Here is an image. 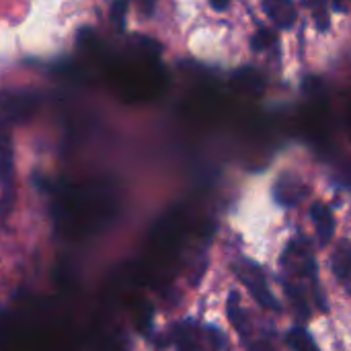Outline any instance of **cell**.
Segmentation results:
<instances>
[{
  "label": "cell",
  "instance_id": "1",
  "mask_svg": "<svg viewBox=\"0 0 351 351\" xmlns=\"http://www.w3.org/2000/svg\"><path fill=\"white\" fill-rule=\"evenodd\" d=\"M241 282L247 286V290L251 292V296L259 302V306L267 308V311H280V302L276 300L274 292L267 286L265 274L261 271L259 265H255L253 261H243L237 269Z\"/></svg>",
  "mask_w": 351,
  "mask_h": 351
},
{
  "label": "cell",
  "instance_id": "2",
  "mask_svg": "<svg viewBox=\"0 0 351 351\" xmlns=\"http://www.w3.org/2000/svg\"><path fill=\"white\" fill-rule=\"evenodd\" d=\"M311 218L315 224V232L319 239L321 247H329V243L333 241V232H335V218L333 212L327 204L323 202H315L311 208Z\"/></svg>",
  "mask_w": 351,
  "mask_h": 351
},
{
  "label": "cell",
  "instance_id": "3",
  "mask_svg": "<svg viewBox=\"0 0 351 351\" xmlns=\"http://www.w3.org/2000/svg\"><path fill=\"white\" fill-rule=\"evenodd\" d=\"M12 150H10V140H4V148H2V212L4 216L10 214V202H12Z\"/></svg>",
  "mask_w": 351,
  "mask_h": 351
},
{
  "label": "cell",
  "instance_id": "4",
  "mask_svg": "<svg viewBox=\"0 0 351 351\" xmlns=\"http://www.w3.org/2000/svg\"><path fill=\"white\" fill-rule=\"evenodd\" d=\"M331 269L333 274L346 282V284H351V243L350 241H341L333 255H331Z\"/></svg>",
  "mask_w": 351,
  "mask_h": 351
},
{
  "label": "cell",
  "instance_id": "5",
  "mask_svg": "<svg viewBox=\"0 0 351 351\" xmlns=\"http://www.w3.org/2000/svg\"><path fill=\"white\" fill-rule=\"evenodd\" d=\"M263 10L280 29H290L296 23V6L290 2H265Z\"/></svg>",
  "mask_w": 351,
  "mask_h": 351
},
{
  "label": "cell",
  "instance_id": "6",
  "mask_svg": "<svg viewBox=\"0 0 351 351\" xmlns=\"http://www.w3.org/2000/svg\"><path fill=\"white\" fill-rule=\"evenodd\" d=\"M302 193H304V189H302L300 181L288 177V175L278 179V183H276V199L282 206H296L300 202Z\"/></svg>",
  "mask_w": 351,
  "mask_h": 351
},
{
  "label": "cell",
  "instance_id": "7",
  "mask_svg": "<svg viewBox=\"0 0 351 351\" xmlns=\"http://www.w3.org/2000/svg\"><path fill=\"white\" fill-rule=\"evenodd\" d=\"M228 319H230V325L234 327V331L245 337V333H249V319L245 317L243 308H241V300H239V294L232 292L228 296Z\"/></svg>",
  "mask_w": 351,
  "mask_h": 351
},
{
  "label": "cell",
  "instance_id": "8",
  "mask_svg": "<svg viewBox=\"0 0 351 351\" xmlns=\"http://www.w3.org/2000/svg\"><path fill=\"white\" fill-rule=\"evenodd\" d=\"M173 339L179 351H202L197 331L187 329V325H177L173 329Z\"/></svg>",
  "mask_w": 351,
  "mask_h": 351
},
{
  "label": "cell",
  "instance_id": "9",
  "mask_svg": "<svg viewBox=\"0 0 351 351\" xmlns=\"http://www.w3.org/2000/svg\"><path fill=\"white\" fill-rule=\"evenodd\" d=\"M286 343L292 351H319L315 339L302 327H292L286 335Z\"/></svg>",
  "mask_w": 351,
  "mask_h": 351
},
{
  "label": "cell",
  "instance_id": "10",
  "mask_svg": "<svg viewBox=\"0 0 351 351\" xmlns=\"http://www.w3.org/2000/svg\"><path fill=\"white\" fill-rule=\"evenodd\" d=\"M271 41V35L267 33V31H257V35L253 37V47L255 49H265L267 47V43Z\"/></svg>",
  "mask_w": 351,
  "mask_h": 351
},
{
  "label": "cell",
  "instance_id": "11",
  "mask_svg": "<svg viewBox=\"0 0 351 351\" xmlns=\"http://www.w3.org/2000/svg\"><path fill=\"white\" fill-rule=\"evenodd\" d=\"M125 10H128V4H115L113 8H111V19H113V23L117 21V25L121 27V23H123V14H125Z\"/></svg>",
  "mask_w": 351,
  "mask_h": 351
},
{
  "label": "cell",
  "instance_id": "12",
  "mask_svg": "<svg viewBox=\"0 0 351 351\" xmlns=\"http://www.w3.org/2000/svg\"><path fill=\"white\" fill-rule=\"evenodd\" d=\"M210 6H212L214 10H226V8H228L230 4H228V2H222V4H218V2H212Z\"/></svg>",
  "mask_w": 351,
  "mask_h": 351
},
{
  "label": "cell",
  "instance_id": "13",
  "mask_svg": "<svg viewBox=\"0 0 351 351\" xmlns=\"http://www.w3.org/2000/svg\"><path fill=\"white\" fill-rule=\"evenodd\" d=\"M253 351H271V350H269V348H267L265 343H259V346H257V348H255Z\"/></svg>",
  "mask_w": 351,
  "mask_h": 351
}]
</instances>
